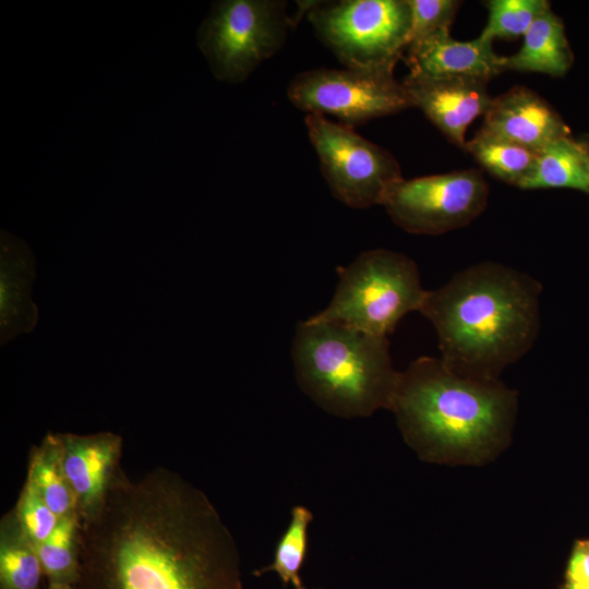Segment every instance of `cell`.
<instances>
[{
	"mask_svg": "<svg viewBox=\"0 0 589 589\" xmlns=\"http://www.w3.org/2000/svg\"><path fill=\"white\" fill-rule=\"evenodd\" d=\"M308 19L318 40L348 69L394 72L408 47L407 0L320 1Z\"/></svg>",
	"mask_w": 589,
	"mask_h": 589,
	"instance_id": "cell-6",
	"label": "cell"
},
{
	"mask_svg": "<svg viewBox=\"0 0 589 589\" xmlns=\"http://www.w3.org/2000/svg\"><path fill=\"white\" fill-rule=\"evenodd\" d=\"M296 589H306L303 585L297 587Z\"/></svg>",
	"mask_w": 589,
	"mask_h": 589,
	"instance_id": "cell-30",
	"label": "cell"
},
{
	"mask_svg": "<svg viewBox=\"0 0 589 589\" xmlns=\"http://www.w3.org/2000/svg\"><path fill=\"white\" fill-rule=\"evenodd\" d=\"M43 575L37 548L12 508L0 520V588L39 589Z\"/></svg>",
	"mask_w": 589,
	"mask_h": 589,
	"instance_id": "cell-18",
	"label": "cell"
},
{
	"mask_svg": "<svg viewBox=\"0 0 589 589\" xmlns=\"http://www.w3.org/2000/svg\"><path fill=\"white\" fill-rule=\"evenodd\" d=\"M449 29H442L407 48V64L411 73L489 83L504 71L502 56L494 52L492 41L480 36L468 41L457 40L450 37Z\"/></svg>",
	"mask_w": 589,
	"mask_h": 589,
	"instance_id": "cell-14",
	"label": "cell"
},
{
	"mask_svg": "<svg viewBox=\"0 0 589 589\" xmlns=\"http://www.w3.org/2000/svg\"><path fill=\"white\" fill-rule=\"evenodd\" d=\"M501 63L504 71L564 76L574 63V53L563 21L551 9L543 12L524 35L520 49L502 57Z\"/></svg>",
	"mask_w": 589,
	"mask_h": 589,
	"instance_id": "cell-16",
	"label": "cell"
},
{
	"mask_svg": "<svg viewBox=\"0 0 589 589\" xmlns=\"http://www.w3.org/2000/svg\"><path fill=\"white\" fill-rule=\"evenodd\" d=\"M35 257L26 242L8 231L0 235V345L28 334L38 323L32 299Z\"/></svg>",
	"mask_w": 589,
	"mask_h": 589,
	"instance_id": "cell-15",
	"label": "cell"
},
{
	"mask_svg": "<svg viewBox=\"0 0 589 589\" xmlns=\"http://www.w3.org/2000/svg\"><path fill=\"white\" fill-rule=\"evenodd\" d=\"M580 141H581V143L584 144V146L586 148L588 160H589V134L584 136Z\"/></svg>",
	"mask_w": 589,
	"mask_h": 589,
	"instance_id": "cell-29",
	"label": "cell"
},
{
	"mask_svg": "<svg viewBox=\"0 0 589 589\" xmlns=\"http://www.w3.org/2000/svg\"><path fill=\"white\" fill-rule=\"evenodd\" d=\"M81 530V517L77 512H73L60 517L51 534L37 545L48 584H75L80 564Z\"/></svg>",
	"mask_w": 589,
	"mask_h": 589,
	"instance_id": "cell-21",
	"label": "cell"
},
{
	"mask_svg": "<svg viewBox=\"0 0 589 589\" xmlns=\"http://www.w3.org/2000/svg\"><path fill=\"white\" fill-rule=\"evenodd\" d=\"M291 357L300 388L326 412L350 419L390 410L399 372L387 337L309 317L296 327Z\"/></svg>",
	"mask_w": 589,
	"mask_h": 589,
	"instance_id": "cell-4",
	"label": "cell"
},
{
	"mask_svg": "<svg viewBox=\"0 0 589 589\" xmlns=\"http://www.w3.org/2000/svg\"><path fill=\"white\" fill-rule=\"evenodd\" d=\"M407 1L411 12L408 47L442 29L450 28L461 5V2L456 0Z\"/></svg>",
	"mask_w": 589,
	"mask_h": 589,
	"instance_id": "cell-25",
	"label": "cell"
},
{
	"mask_svg": "<svg viewBox=\"0 0 589 589\" xmlns=\"http://www.w3.org/2000/svg\"><path fill=\"white\" fill-rule=\"evenodd\" d=\"M61 461L76 500L82 522L91 520L103 507L122 470L123 441L105 431L92 434L57 433Z\"/></svg>",
	"mask_w": 589,
	"mask_h": 589,
	"instance_id": "cell-11",
	"label": "cell"
},
{
	"mask_svg": "<svg viewBox=\"0 0 589 589\" xmlns=\"http://www.w3.org/2000/svg\"><path fill=\"white\" fill-rule=\"evenodd\" d=\"M26 479L60 518L77 512L73 490L64 472L57 433L48 432L29 453Z\"/></svg>",
	"mask_w": 589,
	"mask_h": 589,
	"instance_id": "cell-19",
	"label": "cell"
},
{
	"mask_svg": "<svg viewBox=\"0 0 589 589\" xmlns=\"http://www.w3.org/2000/svg\"><path fill=\"white\" fill-rule=\"evenodd\" d=\"M13 509L36 548L51 534L59 521V517L27 479Z\"/></svg>",
	"mask_w": 589,
	"mask_h": 589,
	"instance_id": "cell-24",
	"label": "cell"
},
{
	"mask_svg": "<svg viewBox=\"0 0 589 589\" xmlns=\"http://www.w3.org/2000/svg\"><path fill=\"white\" fill-rule=\"evenodd\" d=\"M541 283L510 266L484 261L428 290L420 313L437 335L441 360L457 374L500 380L534 345Z\"/></svg>",
	"mask_w": 589,
	"mask_h": 589,
	"instance_id": "cell-2",
	"label": "cell"
},
{
	"mask_svg": "<svg viewBox=\"0 0 589 589\" xmlns=\"http://www.w3.org/2000/svg\"><path fill=\"white\" fill-rule=\"evenodd\" d=\"M517 405V392L500 380L467 377L424 356L399 372L390 411L421 459L480 465L509 443Z\"/></svg>",
	"mask_w": 589,
	"mask_h": 589,
	"instance_id": "cell-3",
	"label": "cell"
},
{
	"mask_svg": "<svg viewBox=\"0 0 589 589\" xmlns=\"http://www.w3.org/2000/svg\"><path fill=\"white\" fill-rule=\"evenodd\" d=\"M518 188L573 189L589 195V160L581 141L572 135L563 136L541 148L531 171Z\"/></svg>",
	"mask_w": 589,
	"mask_h": 589,
	"instance_id": "cell-17",
	"label": "cell"
},
{
	"mask_svg": "<svg viewBox=\"0 0 589 589\" xmlns=\"http://www.w3.org/2000/svg\"><path fill=\"white\" fill-rule=\"evenodd\" d=\"M312 520L313 514L308 507H292L289 525L276 544L273 562L255 574L275 572L285 586H301L300 570L308 552V529Z\"/></svg>",
	"mask_w": 589,
	"mask_h": 589,
	"instance_id": "cell-22",
	"label": "cell"
},
{
	"mask_svg": "<svg viewBox=\"0 0 589 589\" xmlns=\"http://www.w3.org/2000/svg\"><path fill=\"white\" fill-rule=\"evenodd\" d=\"M338 273L330 302L311 318L370 335L388 337L406 314L420 312L428 293L416 262L392 250L364 251Z\"/></svg>",
	"mask_w": 589,
	"mask_h": 589,
	"instance_id": "cell-5",
	"label": "cell"
},
{
	"mask_svg": "<svg viewBox=\"0 0 589 589\" xmlns=\"http://www.w3.org/2000/svg\"><path fill=\"white\" fill-rule=\"evenodd\" d=\"M485 7L488 21L479 36L490 41L525 35L536 19L551 9L546 0H490Z\"/></svg>",
	"mask_w": 589,
	"mask_h": 589,
	"instance_id": "cell-23",
	"label": "cell"
},
{
	"mask_svg": "<svg viewBox=\"0 0 589 589\" xmlns=\"http://www.w3.org/2000/svg\"><path fill=\"white\" fill-rule=\"evenodd\" d=\"M304 121L322 175L345 205L359 209L382 205L404 179L396 158L352 128L316 113H308Z\"/></svg>",
	"mask_w": 589,
	"mask_h": 589,
	"instance_id": "cell-8",
	"label": "cell"
},
{
	"mask_svg": "<svg viewBox=\"0 0 589 589\" xmlns=\"http://www.w3.org/2000/svg\"><path fill=\"white\" fill-rule=\"evenodd\" d=\"M494 178L516 188L531 171L537 152L480 129L465 148Z\"/></svg>",
	"mask_w": 589,
	"mask_h": 589,
	"instance_id": "cell-20",
	"label": "cell"
},
{
	"mask_svg": "<svg viewBox=\"0 0 589 589\" xmlns=\"http://www.w3.org/2000/svg\"><path fill=\"white\" fill-rule=\"evenodd\" d=\"M565 589H589V584H577L566 581Z\"/></svg>",
	"mask_w": 589,
	"mask_h": 589,
	"instance_id": "cell-27",
	"label": "cell"
},
{
	"mask_svg": "<svg viewBox=\"0 0 589 589\" xmlns=\"http://www.w3.org/2000/svg\"><path fill=\"white\" fill-rule=\"evenodd\" d=\"M287 96L300 110L334 116L350 128L412 107L402 83L388 71L313 69L290 81Z\"/></svg>",
	"mask_w": 589,
	"mask_h": 589,
	"instance_id": "cell-9",
	"label": "cell"
},
{
	"mask_svg": "<svg viewBox=\"0 0 589 589\" xmlns=\"http://www.w3.org/2000/svg\"><path fill=\"white\" fill-rule=\"evenodd\" d=\"M489 184L478 169L402 179L382 206L400 228L417 235H442L471 224L486 208Z\"/></svg>",
	"mask_w": 589,
	"mask_h": 589,
	"instance_id": "cell-10",
	"label": "cell"
},
{
	"mask_svg": "<svg viewBox=\"0 0 589 589\" xmlns=\"http://www.w3.org/2000/svg\"><path fill=\"white\" fill-rule=\"evenodd\" d=\"M402 85L412 107L425 117L455 145L465 148L466 131L489 110L493 98L488 83L461 77H431L407 74Z\"/></svg>",
	"mask_w": 589,
	"mask_h": 589,
	"instance_id": "cell-12",
	"label": "cell"
},
{
	"mask_svg": "<svg viewBox=\"0 0 589 589\" xmlns=\"http://www.w3.org/2000/svg\"><path fill=\"white\" fill-rule=\"evenodd\" d=\"M73 589H243L230 530L204 492L159 467L121 470L95 517L82 522Z\"/></svg>",
	"mask_w": 589,
	"mask_h": 589,
	"instance_id": "cell-1",
	"label": "cell"
},
{
	"mask_svg": "<svg viewBox=\"0 0 589 589\" xmlns=\"http://www.w3.org/2000/svg\"><path fill=\"white\" fill-rule=\"evenodd\" d=\"M291 27L284 0H220L213 2L196 40L214 76L239 84L283 48Z\"/></svg>",
	"mask_w": 589,
	"mask_h": 589,
	"instance_id": "cell-7",
	"label": "cell"
},
{
	"mask_svg": "<svg viewBox=\"0 0 589 589\" xmlns=\"http://www.w3.org/2000/svg\"><path fill=\"white\" fill-rule=\"evenodd\" d=\"M46 589H73V586L48 584Z\"/></svg>",
	"mask_w": 589,
	"mask_h": 589,
	"instance_id": "cell-28",
	"label": "cell"
},
{
	"mask_svg": "<svg viewBox=\"0 0 589 589\" xmlns=\"http://www.w3.org/2000/svg\"><path fill=\"white\" fill-rule=\"evenodd\" d=\"M481 129L534 152L570 135L558 112L525 86H515L493 98Z\"/></svg>",
	"mask_w": 589,
	"mask_h": 589,
	"instance_id": "cell-13",
	"label": "cell"
},
{
	"mask_svg": "<svg viewBox=\"0 0 589 589\" xmlns=\"http://www.w3.org/2000/svg\"><path fill=\"white\" fill-rule=\"evenodd\" d=\"M566 578L569 582L589 584V539L576 543L568 562Z\"/></svg>",
	"mask_w": 589,
	"mask_h": 589,
	"instance_id": "cell-26",
	"label": "cell"
}]
</instances>
